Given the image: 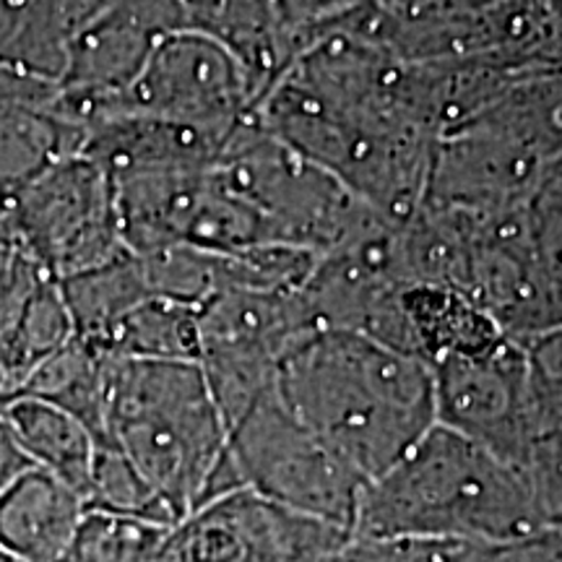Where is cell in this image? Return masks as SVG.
Masks as SVG:
<instances>
[{
	"label": "cell",
	"mask_w": 562,
	"mask_h": 562,
	"mask_svg": "<svg viewBox=\"0 0 562 562\" xmlns=\"http://www.w3.org/2000/svg\"><path fill=\"white\" fill-rule=\"evenodd\" d=\"M26 30V0H0V66H13Z\"/></svg>",
	"instance_id": "f1b7e54d"
},
{
	"label": "cell",
	"mask_w": 562,
	"mask_h": 562,
	"mask_svg": "<svg viewBox=\"0 0 562 562\" xmlns=\"http://www.w3.org/2000/svg\"><path fill=\"white\" fill-rule=\"evenodd\" d=\"M83 513L79 492L45 469H24L0 492V550L19 562H55Z\"/></svg>",
	"instance_id": "5bb4252c"
},
{
	"label": "cell",
	"mask_w": 562,
	"mask_h": 562,
	"mask_svg": "<svg viewBox=\"0 0 562 562\" xmlns=\"http://www.w3.org/2000/svg\"><path fill=\"white\" fill-rule=\"evenodd\" d=\"M435 419L521 472L533 435V398L524 344L497 336L432 364Z\"/></svg>",
	"instance_id": "30bf717a"
},
{
	"label": "cell",
	"mask_w": 562,
	"mask_h": 562,
	"mask_svg": "<svg viewBox=\"0 0 562 562\" xmlns=\"http://www.w3.org/2000/svg\"><path fill=\"white\" fill-rule=\"evenodd\" d=\"M216 172L261 214L281 248L318 258L362 252L393 227L331 172L281 144L252 112L232 131Z\"/></svg>",
	"instance_id": "5b68a950"
},
{
	"label": "cell",
	"mask_w": 562,
	"mask_h": 562,
	"mask_svg": "<svg viewBox=\"0 0 562 562\" xmlns=\"http://www.w3.org/2000/svg\"><path fill=\"white\" fill-rule=\"evenodd\" d=\"M58 284L74 323V334L89 344H100L125 313L151 297L133 252L76 277L60 279Z\"/></svg>",
	"instance_id": "ffe728a7"
},
{
	"label": "cell",
	"mask_w": 562,
	"mask_h": 562,
	"mask_svg": "<svg viewBox=\"0 0 562 562\" xmlns=\"http://www.w3.org/2000/svg\"><path fill=\"white\" fill-rule=\"evenodd\" d=\"M0 214L21 250L55 281L131 252L117 224L112 180L87 154L58 161Z\"/></svg>",
	"instance_id": "ba28073f"
},
{
	"label": "cell",
	"mask_w": 562,
	"mask_h": 562,
	"mask_svg": "<svg viewBox=\"0 0 562 562\" xmlns=\"http://www.w3.org/2000/svg\"><path fill=\"white\" fill-rule=\"evenodd\" d=\"M547 526L518 469L435 425L362 492L351 533L474 544Z\"/></svg>",
	"instance_id": "3957f363"
},
{
	"label": "cell",
	"mask_w": 562,
	"mask_h": 562,
	"mask_svg": "<svg viewBox=\"0 0 562 562\" xmlns=\"http://www.w3.org/2000/svg\"><path fill=\"white\" fill-rule=\"evenodd\" d=\"M544 5H547V11H550L554 30H558L560 40H562V0H544Z\"/></svg>",
	"instance_id": "4dcf8cb0"
},
{
	"label": "cell",
	"mask_w": 562,
	"mask_h": 562,
	"mask_svg": "<svg viewBox=\"0 0 562 562\" xmlns=\"http://www.w3.org/2000/svg\"><path fill=\"white\" fill-rule=\"evenodd\" d=\"M157 562H161V560H157Z\"/></svg>",
	"instance_id": "e575fe53"
},
{
	"label": "cell",
	"mask_w": 562,
	"mask_h": 562,
	"mask_svg": "<svg viewBox=\"0 0 562 562\" xmlns=\"http://www.w3.org/2000/svg\"><path fill=\"white\" fill-rule=\"evenodd\" d=\"M5 425L32 467L45 469L63 484L87 495L97 440L79 419L34 398H11L0 404Z\"/></svg>",
	"instance_id": "e0dca14e"
},
{
	"label": "cell",
	"mask_w": 562,
	"mask_h": 562,
	"mask_svg": "<svg viewBox=\"0 0 562 562\" xmlns=\"http://www.w3.org/2000/svg\"><path fill=\"white\" fill-rule=\"evenodd\" d=\"M94 347L125 360L199 362V311L149 297L125 313Z\"/></svg>",
	"instance_id": "d6986e66"
},
{
	"label": "cell",
	"mask_w": 562,
	"mask_h": 562,
	"mask_svg": "<svg viewBox=\"0 0 562 562\" xmlns=\"http://www.w3.org/2000/svg\"><path fill=\"white\" fill-rule=\"evenodd\" d=\"M182 30L188 21L180 0H110L70 45L58 110L76 112L123 97L161 42Z\"/></svg>",
	"instance_id": "7c38bea8"
},
{
	"label": "cell",
	"mask_w": 562,
	"mask_h": 562,
	"mask_svg": "<svg viewBox=\"0 0 562 562\" xmlns=\"http://www.w3.org/2000/svg\"><path fill=\"white\" fill-rule=\"evenodd\" d=\"M104 442L128 456L182 521L227 453L229 430L199 362L108 355Z\"/></svg>",
	"instance_id": "277c9868"
},
{
	"label": "cell",
	"mask_w": 562,
	"mask_h": 562,
	"mask_svg": "<svg viewBox=\"0 0 562 562\" xmlns=\"http://www.w3.org/2000/svg\"><path fill=\"white\" fill-rule=\"evenodd\" d=\"M227 448L245 487L355 529L368 480L286 409L277 385L229 427Z\"/></svg>",
	"instance_id": "8992f818"
},
{
	"label": "cell",
	"mask_w": 562,
	"mask_h": 562,
	"mask_svg": "<svg viewBox=\"0 0 562 562\" xmlns=\"http://www.w3.org/2000/svg\"><path fill=\"white\" fill-rule=\"evenodd\" d=\"M349 529L243 487L170 529L161 562H331Z\"/></svg>",
	"instance_id": "9c48e42d"
},
{
	"label": "cell",
	"mask_w": 562,
	"mask_h": 562,
	"mask_svg": "<svg viewBox=\"0 0 562 562\" xmlns=\"http://www.w3.org/2000/svg\"><path fill=\"white\" fill-rule=\"evenodd\" d=\"M252 115L383 220L402 224L419 209L440 138L430 70L360 26L315 37Z\"/></svg>",
	"instance_id": "6da1fadb"
},
{
	"label": "cell",
	"mask_w": 562,
	"mask_h": 562,
	"mask_svg": "<svg viewBox=\"0 0 562 562\" xmlns=\"http://www.w3.org/2000/svg\"><path fill=\"white\" fill-rule=\"evenodd\" d=\"M0 562H19V560L11 558V554L5 552V550H0Z\"/></svg>",
	"instance_id": "d6a6232c"
},
{
	"label": "cell",
	"mask_w": 562,
	"mask_h": 562,
	"mask_svg": "<svg viewBox=\"0 0 562 562\" xmlns=\"http://www.w3.org/2000/svg\"><path fill=\"white\" fill-rule=\"evenodd\" d=\"M87 133L58 108L0 110V209L40 175L68 157H79Z\"/></svg>",
	"instance_id": "2e32d148"
},
{
	"label": "cell",
	"mask_w": 562,
	"mask_h": 562,
	"mask_svg": "<svg viewBox=\"0 0 562 562\" xmlns=\"http://www.w3.org/2000/svg\"><path fill=\"white\" fill-rule=\"evenodd\" d=\"M277 393L368 482L438 425L430 364L349 331L300 336L281 357Z\"/></svg>",
	"instance_id": "7a4b0ae2"
},
{
	"label": "cell",
	"mask_w": 562,
	"mask_h": 562,
	"mask_svg": "<svg viewBox=\"0 0 562 562\" xmlns=\"http://www.w3.org/2000/svg\"><path fill=\"white\" fill-rule=\"evenodd\" d=\"M258 100L261 87L227 47L182 30L161 42L136 83L112 104L110 117L144 115L232 133Z\"/></svg>",
	"instance_id": "8fae6325"
},
{
	"label": "cell",
	"mask_w": 562,
	"mask_h": 562,
	"mask_svg": "<svg viewBox=\"0 0 562 562\" xmlns=\"http://www.w3.org/2000/svg\"><path fill=\"white\" fill-rule=\"evenodd\" d=\"M315 323L300 290H227L199 307V364L227 430L277 385L281 357Z\"/></svg>",
	"instance_id": "52a82bcc"
},
{
	"label": "cell",
	"mask_w": 562,
	"mask_h": 562,
	"mask_svg": "<svg viewBox=\"0 0 562 562\" xmlns=\"http://www.w3.org/2000/svg\"><path fill=\"white\" fill-rule=\"evenodd\" d=\"M232 133L193 128L144 115H117L87 133L83 154L110 180L157 172L214 170Z\"/></svg>",
	"instance_id": "4fadbf2b"
},
{
	"label": "cell",
	"mask_w": 562,
	"mask_h": 562,
	"mask_svg": "<svg viewBox=\"0 0 562 562\" xmlns=\"http://www.w3.org/2000/svg\"><path fill=\"white\" fill-rule=\"evenodd\" d=\"M552 526H558V529H562V508L558 510V513H554V516H552V521H550Z\"/></svg>",
	"instance_id": "1f68e13d"
},
{
	"label": "cell",
	"mask_w": 562,
	"mask_h": 562,
	"mask_svg": "<svg viewBox=\"0 0 562 562\" xmlns=\"http://www.w3.org/2000/svg\"><path fill=\"white\" fill-rule=\"evenodd\" d=\"M167 529L83 513L79 529L55 562H157Z\"/></svg>",
	"instance_id": "cb8c5ba5"
},
{
	"label": "cell",
	"mask_w": 562,
	"mask_h": 562,
	"mask_svg": "<svg viewBox=\"0 0 562 562\" xmlns=\"http://www.w3.org/2000/svg\"><path fill=\"white\" fill-rule=\"evenodd\" d=\"M459 544L412 537H364L349 533L331 562H456Z\"/></svg>",
	"instance_id": "d4e9b609"
},
{
	"label": "cell",
	"mask_w": 562,
	"mask_h": 562,
	"mask_svg": "<svg viewBox=\"0 0 562 562\" xmlns=\"http://www.w3.org/2000/svg\"><path fill=\"white\" fill-rule=\"evenodd\" d=\"M5 227H9V222H5V216L0 214V229H5Z\"/></svg>",
	"instance_id": "836d02e7"
},
{
	"label": "cell",
	"mask_w": 562,
	"mask_h": 562,
	"mask_svg": "<svg viewBox=\"0 0 562 562\" xmlns=\"http://www.w3.org/2000/svg\"><path fill=\"white\" fill-rule=\"evenodd\" d=\"M456 562H562V529L547 524L495 542L459 544Z\"/></svg>",
	"instance_id": "484cf974"
},
{
	"label": "cell",
	"mask_w": 562,
	"mask_h": 562,
	"mask_svg": "<svg viewBox=\"0 0 562 562\" xmlns=\"http://www.w3.org/2000/svg\"><path fill=\"white\" fill-rule=\"evenodd\" d=\"M273 11L290 34L294 53H302L315 37L347 19L349 13L362 9L370 0H271Z\"/></svg>",
	"instance_id": "4316f807"
},
{
	"label": "cell",
	"mask_w": 562,
	"mask_h": 562,
	"mask_svg": "<svg viewBox=\"0 0 562 562\" xmlns=\"http://www.w3.org/2000/svg\"><path fill=\"white\" fill-rule=\"evenodd\" d=\"M30 467L32 461L26 459L24 451H21L16 438H13L11 427L5 425L3 414H0V492H3V487L13 480V476H19Z\"/></svg>",
	"instance_id": "f546056e"
},
{
	"label": "cell",
	"mask_w": 562,
	"mask_h": 562,
	"mask_svg": "<svg viewBox=\"0 0 562 562\" xmlns=\"http://www.w3.org/2000/svg\"><path fill=\"white\" fill-rule=\"evenodd\" d=\"M188 30L206 34L235 55L261 87V97L297 53L271 0H180Z\"/></svg>",
	"instance_id": "9a60e30c"
},
{
	"label": "cell",
	"mask_w": 562,
	"mask_h": 562,
	"mask_svg": "<svg viewBox=\"0 0 562 562\" xmlns=\"http://www.w3.org/2000/svg\"><path fill=\"white\" fill-rule=\"evenodd\" d=\"M385 13L396 19L419 21V19H442L453 13L480 11L497 0H375Z\"/></svg>",
	"instance_id": "83f0119b"
},
{
	"label": "cell",
	"mask_w": 562,
	"mask_h": 562,
	"mask_svg": "<svg viewBox=\"0 0 562 562\" xmlns=\"http://www.w3.org/2000/svg\"><path fill=\"white\" fill-rule=\"evenodd\" d=\"M104 362L108 355L81 336L63 344L21 381L11 398H34L70 414L104 442Z\"/></svg>",
	"instance_id": "ac0fdd59"
},
{
	"label": "cell",
	"mask_w": 562,
	"mask_h": 562,
	"mask_svg": "<svg viewBox=\"0 0 562 562\" xmlns=\"http://www.w3.org/2000/svg\"><path fill=\"white\" fill-rule=\"evenodd\" d=\"M110 0H26V30L13 68L60 81L68 50Z\"/></svg>",
	"instance_id": "603a6c76"
},
{
	"label": "cell",
	"mask_w": 562,
	"mask_h": 562,
	"mask_svg": "<svg viewBox=\"0 0 562 562\" xmlns=\"http://www.w3.org/2000/svg\"><path fill=\"white\" fill-rule=\"evenodd\" d=\"M74 336V323H70L68 307L63 302L60 284L47 273H42L34 281L32 292L26 294L24 305H21L9 351H5L3 402L42 360H47L53 351H58Z\"/></svg>",
	"instance_id": "7402d4cb"
},
{
	"label": "cell",
	"mask_w": 562,
	"mask_h": 562,
	"mask_svg": "<svg viewBox=\"0 0 562 562\" xmlns=\"http://www.w3.org/2000/svg\"><path fill=\"white\" fill-rule=\"evenodd\" d=\"M83 508L87 513H102V516L157 526L167 531L180 524L159 492L112 442H97Z\"/></svg>",
	"instance_id": "44dd1931"
}]
</instances>
